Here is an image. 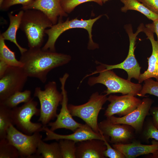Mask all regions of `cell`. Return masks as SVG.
I'll return each mask as SVG.
<instances>
[{"mask_svg":"<svg viewBox=\"0 0 158 158\" xmlns=\"http://www.w3.org/2000/svg\"><path fill=\"white\" fill-rule=\"evenodd\" d=\"M71 59L69 55L40 48H29L21 54L19 60L23 63L22 68L28 77L37 78L44 83L50 71L66 64Z\"/></svg>","mask_w":158,"mask_h":158,"instance_id":"6da1fadb","label":"cell"},{"mask_svg":"<svg viewBox=\"0 0 158 158\" xmlns=\"http://www.w3.org/2000/svg\"><path fill=\"white\" fill-rule=\"evenodd\" d=\"M97 63L99 65L96 67V70L84 78L99 73L97 76L89 78L88 81L89 85L92 86L97 83L104 85L107 89L104 92L107 95L116 93L138 95L142 87L140 83H134L127 79L121 78L112 70H106L102 63L98 61Z\"/></svg>","mask_w":158,"mask_h":158,"instance_id":"7a4b0ae2","label":"cell"},{"mask_svg":"<svg viewBox=\"0 0 158 158\" xmlns=\"http://www.w3.org/2000/svg\"><path fill=\"white\" fill-rule=\"evenodd\" d=\"M24 11L19 28L26 35L29 48H41L46 29L53 25L48 17L39 10Z\"/></svg>","mask_w":158,"mask_h":158,"instance_id":"3957f363","label":"cell"},{"mask_svg":"<svg viewBox=\"0 0 158 158\" xmlns=\"http://www.w3.org/2000/svg\"><path fill=\"white\" fill-rule=\"evenodd\" d=\"M102 16L99 15L95 18L88 20H79L76 18L69 20L68 18L64 22L62 20V18H59L57 23L45 30V32L48 35V39L42 49L43 50H49L55 51V44L59 36L66 31L74 28H82L87 31L89 34V41L88 44L89 49H94L98 48V44L94 42L92 40V31L94 23Z\"/></svg>","mask_w":158,"mask_h":158,"instance_id":"277c9868","label":"cell"},{"mask_svg":"<svg viewBox=\"0 0 158 158\" xmlns=\"http://www.w3.org/2000/svg\"><path fill=\"white\" fill-rule=\"evenodd\" d=\"M40 104V114L38 121L43 126H46L50 121L57 116V108L62 99V95L58 90L55 82H49L45 85L44 90L40 87L35 88L34 93Z\"/></svg>","mask_w":158,"mask_h":158,"instance_id":"5b68a950","label":"cell"},{"mask_svg":"<svg viewBox=\"0 0 158 158\" xmlns=\"http://www.w3.org/2000/svg\"><path fill=\"white\" fill-rule=\"evenodd\" d=\"M107 96L106 94H99L96 92L92 95L85 103L79 105L70 104L68 108L72 116L80 118L95 132L101 134L97 122L98 117L103 105L107 101Z\"/></svg>","mask_w":158,"mask_h":158,"instance_id":"8992f818","label":"cell"},{"mask_svg":"<svg viewBox=\"0 0 158 158\" xmlns=\"http://www.w3.org/2000/svg\"><path fill=\"white\" fill-rule=\"evenodd\" d=\"M37 102L32 98L22 106L12 109L13 123L23 133L28 135L42 131V123L32 122L34 115H40V109L37 108Z\"/></svg>","mask_w":158,"mask_h":158,"instance_id":"52a82bcc","label":"cell"},{"mask_svg":"<svg viewBox=\"0 0 158 158\" xmlns=\"http://www.w3.org/2000/svg\"><path fill=\"white\" fill-rule=\"evenodd\" d=\"M144 25L141 23L138 27L136 32L133 33L132 26L130 24L126 25L125 29L129 39V46L128 54L124 61L119 64L109 65L103 64L107 70H112L114 69L119 68L124 70L127 73V79L131 80L132 78L138 80L140 73L141 67L137 61L134 54L135 45L137 36L141 32H143Z\"/></svg>","mask_w":158,"mask_h":158,"instance_id":"ba28073f","label":"cell"},{"mask_svg":"<svg viewBox=\"0 0 158 158\" xmlns=\"http://www.w3.org/2000/svg\"><path fill=\"white\" fill-rule=\"evenodd\" d=\"M40 132L27 135L20 131L12 124L7 130L6 138L10 144L17 149L20 157L32 158L42 139V135Z\"/></svg>","mask_w":158,"mask_h":158,"instance_id":"9c48e42d","label":"cell"},{"mask_svg":"<svg viewBox=\"0 0 158 158\" xmlns=\"http://www.w3.org/2000/svg\"><path fill=\"white\" fill-rule=\"evenodd\" d=\"M28 77L22 67L9 66L0 77V102L21 91Z\"/></svg>","mask_w":158,"mask_h":158,"instance_id":"30bf717a","label":"cell"},{"mask_svg":"<svg viewBox=\"0 0 158 158\" xmlns=\"http://www.w3.org/2000/svg\"><path fill=\"white\" fill-rule=\"evenodd\" d=\"M68 76V74L66 73L59 78L62 95V99L61 103V107L60 113L57 115L56 120L54 122H50L48 125L50 127V130L53 131L58 129L65 128L74 132L77 128L84 125L77 122L73 118L68 108V98L67 92L65 89V84Z\"/></svg>","mask_w":158,"mask_h":158,"instance_id":"8fae6325","label":"cell"},{"mask_svg":"<svg viewBox=\"0 0 158 158\" xmlns=\"http://www.w3.org/2000/svg\"><path fill=\"white\" fill-rule=\"evenodd\" d=\"M98 125L101 134L109 139L112 144L129 143L134 138V129L128 125L113 123L107 118Z\"/></svg>","mask_w":158,"mask_h":158,"instance_id":"7c38bea8","label":"cell"},{"mask_svg":"<svg viewBox=\"0 0 158 158\" xmlns=\"http://www.w3.org/2000/svg\"><path fill=\"white\" fill-rule=\"evenodd\" d=\"M107 101L110 104L104 114L107 118L115 114L119 117L125 116L135 110L142 102V100L130 94L120 96L110 95Z\"/></svg>","mask_w":158,"mask_h":158,"instance_id":"4fadbf2b","label":"cell"},{"mask_svg":"<svg viewBox=\"0 0 158 158\" xmlns=\"http://www.w3.org/2000/svg\"><path fill=\"white\" fill-rule=\"evenodd\" d=\"M153 100L146 97L143 99L141 103L133 111L122 117H116L114 115L108 118L114 124H124L132 127L135 131L142 129L145 119L150 114Z\"/></svg>","mask_w":158,"mask_h":158,"instance_id":"5bb4252c","label":"cell"},{"mask_svg":"<svg viewBox=\"0 0 158 158\" xmlns=\"http://www.w3.org/2000/svg\"><path fill=\"white\" fill-rule=\"evenodd\" d=\"M21 9L39 10L48 17L53 25L57 23L58 18H62L68 15L61 6L60 0H32L28 4L22 6Z\"/></svg>","mask_w":158,"mask_h":158,"instance_id":"9a60e30c","label":"cell"},{"mask_svg":"<svg viewBox=\"0 0 158 158\" xmlns=\"http://www.w3.org/2000/svg\"><path fill=\"white\" fill-rule=\"evenodd\" d=\"M43 131L46 132V137L43 140L44 141L52 140H59L61 139H68L76 142H79L94 139L104 141L105 137L100 133L95 132L86 124L77 128L73 133L67 135L57 134L46 127L43 126Z\"/></svg>","mask_w":158,"mask_h":158,"instance_id":"2e32d148","label":"cell"},{"mask_svg":"<svg viewBox=\"0 0 158 158\" xmlns=\"http://www.w3.org/2000/svg\"><path fill=\"white\" fill-rule=\"evenodd\" d=\"M106 146L104 141L94 139L77 142L76 158H104Z\"/></svg>","mask_w":158,"mask_h":158,"instance_id":"e0dca14e","label":"cell"},{"mask_svg":"<svg viewBox=\"0 0 158 158\" xmlns=\"http://www.w3.org/2000/svg\"><path fill=\"white\" fill-rule=\"evenodd\" d=\"M147 37L152 46V51L150 56L147 58L148 67L147 70L140 74L138 83H141L145 80L154 78L158 81V42L154 37V33L148 28L144 26L143 32Z\"/></svg>","mask_w":158,"mask_h":158,"instance_id":"ac0fdd59","label":"cell"},{"mask_svg":"<svg viewBox=\"0 0 158 158\" xmlns=\"http://www.w3.org/2000/svg\"><path fill=\"white\" fill-rule=\"evenodd\" d=\"M114 148L122 153L126 158H134L139 156L152 154L158 150V141H152L151 145H146L134 141L125 144H112Z\"/></svg>","mask_w":158,"mask_h":158,"instance_id":"d6986e66","label":"cell"},{"mask_svg":"<svg viewBox=\"0 0 158 158\" xmlns=\"http://www.w3.org/2000/svg\"><path fill=\"white\" fill-rule=\"evenodd\" d=\"M24 11L22 10L15 15L11 12L9 13L8 16L10 21L9 26L4 32L0 34L5 40H9L14 43L18 48L21 54L28 50L21 47L18 44L16 39V32L20 28Z\"/></svg>","mask_w":158,"mask_h":158,"instance_id":"ffe728a7","label":"cell"},{"mask_svg":"<svg viewBox=\"0 0 158 158\" xmlns=\"http://www.w3.org/2000/svg\"><path fill=\"white\" fill-rule=\"evenodd\" d=\"M32 158H62L59 143L54 142L47 144L42 139Z\"/></svg>","mask_w":158,"mask_h":158,"instance_id":"44dd1931","label":"cell"},{"mask_svg":"<svg viewBox=\"0 0 158 158\" xmlns=\"http://www.w3.org/2000/svg\"><path fill=\"white\" fill-rule=\"evenodd\" d=\"M120 0L124 5L121 8L122 12L126 13L128 10H135L140 12L152 21L158 18V14L151 11L138 0Z\"/></svg>","mask_w":158,"mask_h":158,"instance_id":"7402d4cb","label":"cell"},{"mask_svg":"<svg viewBox=\"0 0 158 158\" xmlns=\"http://www.w3.org/2000/svg\"><path fill=\"white\" fill-rule=\"evenodd\" d=\"M5 40L0 34V61L4 62L9 66L22 67L23 63L17 59L15 52L7 46Z\"/></svg>","mask_w":158,"mask_h":158,"instance_id":"603a6c76","label":"cell"},{"mask_svg":"<svg viewBox=\"0 0 158 158\" xmlns=\"http://www.w3.org/2000/svg\"><path fill=\"white\" fill-rule=\"evenodd\" d=\"M12 124V109L0 103V139L6 138L7 130Z\"/></svg>","mask_w":158,"mask_h":158,"instance_id":"cb8c5ba5","label":"cell"},{"mask_svg":"<svg viewBox=\"0 0 158 158\" xmlns=\"http://www.w3.org/2000/svg\"><path fill=\"white\" fill-rule=\"evenodd\" d=\"M32 98L31 97V91L25 90L23 92H15L4 100L0 102V103L13 109L17 107L20 104L27 102Z\"/></svg>","mask_w":158,"mask_h":158,"instance_id":"d4e9b609","label":"cell"},{"mask_svg":"<svg viewBox=\"0 0 158 158\" xmlns=\"http://www.w3.org/2000/svg\"><path fill=\"white\" fill-rule=\"evenodd\" d=\"M59 140L62 158H75L76 142L68 139Z\"/></svg>","mask_w":158,"mask_h":158,"instance_id":"484cf974","label":"cell"},{"mask_svg":"<svg viewBox=\"0 0 158 158\" xmlns=\"http://www.w3.org/2000/svg\"><path fill=\"white\" fill-rule=\"evenodd\" d=\"M20 157L17 149L6 139H0V158H17Z\"/></svg>","mask_w":158,"mask_h":158,"instance_id":"4316f807","label":"cell"},{"mask_svg":"<svg viewBox=\"0 0 158 158\" xmlns=\"http://www.w3.org/2000/svg\"><path fill=\"white\" fill-rule=\"evenodd\" d=\"M144 81V84L138 96L145 97L146 94H150L158 97V81L150 78Z\"/></svg>","mask_w":158,"mask_h":158,"instance_id":"83f0119b","label":"cell"},{"mask_svg":"<svg viewBox=\"0 0 158 158\" xmlns=\"http://www.w3.org/2000/svg\"><path fill=\"white\" fill-rule=\"evenodd\" d=\"M94 2L102 6L101 0H60L61 6L67 13H71L78 5L87 2Z\"/></svg>","mask_w":158,"mask_h":158,"instance_id":"f1b7e54d","label":"cell"},{"mask_svg":"<svg viewBox=\"0 0 158 158\" xmlns=\"http://www.w3.org/2000/svg\"><path fill=\"white\" fill-rule=\"evenodd\" d=\"M106 146V150L104 152V155L106 157L110 158H125L124 155L118 150L111 147L108 142L109 140L105 138L104 140Z\"/></svg>","mask_w":158,"mask_h":158,"instance_id":"f546056e","label":"cell"},{"mask_svg":"<svg viewBox=\"0 0 158 158\" xmlns=\"http://www.w3.org/2000/svg\"><path fill=\"white\" fill-rule=\"evenodd\" d=\"M144 135L147 140L150 139H154L158 141V129L154 126L152 121H150L147 123L144 133Z\"/></svg>","mask_w":158,"mask_h":158,"instance_id":"4dcf8cb0","label":"cell"},{"mask_svg":"<svg viewBox=\"0 0 158 158\" xmlns=\"http://www.w3.org/2000/svg\"><path fill=\"white\" fill-rule=\"evenodd\" d=\"M32 0H4L0 5V10L4 11L8 10L9 8L14 5L20 4L22 6L26 5Z\"/></svg>","mask_w":158,"mask_h":158,"instance_id":"1f68e13d","label":"cell"},{"mask_svg":"<svg viewBox=\"0 0 158 158\" xmlns=\"http://www.w3.org/2000/svg\"><path fill=\"white\" fill-rule=\"evenodd\" d=\"M149 9L158 14V0H138Z\"/></svg>","mask_w":158,"mask_h":158,"instance_id":"d6a6232c","label":"cell"},{"mask_svg":"<svg viewBox=\"0 0 158 158\" xmlns=\"http://www.w3.org/2000/svg\"><path fill=\"white\" fill-rule=\"evenodd\" d=\"M150 112L152 116L153 124L158 129V106L151 108Z\"/></svg>","mask_w":158,"mask_h":158,"instance_id":"836d02e7","label":"cell"},{"mask_svg":"<svg viewBox=\"0 0 158 158\" xmlns=\"http://www.w3.org/2000/svg\"><path fill=\"white\" fill-rule=\"evenodd\" d=\"M145 26L156 34L157 39V41L158 42V18L153 21L152 23L146 25Z\"/></svg>","mask_w":158,"mask_h":158,"instance_id":"e575fe53","label":"cell"},{"mask_svg":"<svg viewBox=\"0 0 158 158\" xmlns=\"http://www.w3.org/2000/svg\"><path fill=\"white\" fill-rule=\"evenodd\" d=\"M9 66L4 62L0 61V77L3 75Z\"/></svg>","mask_w":158,"mask_h":158,"instance_id":"d590c367","label":"cell"},{"mask_svg":"<svg viewBox=\"0 0 158 158\" xmlns=\"http://www.w3.org/2000/svg\"><path fill=\"white\" fill-rule=\"evenodd\" d=\"M148 157L151 158H158V150L152 154H151Z\"/></svg>","mask_w":158,"mask_h":158,"instance_id":"8d00e7d4","label":"cell"},{"mask_svg":"<svg viewBox=\"0 0 158 158\" xmlns=\"http://www.w3.org/2000/svg\"><path fill=\"white\" fill-rule=\"evenodd\" d=\"M110 0H101V1L103 3H105L106 2Z\"/></svg>","mask_w":158,"mask_h":158,"instance_id":"74e56055","label":"cell"},{"mask_svg":"<svg viewBox=\"0 0 158 158\" xmlns=\"http://www.w3.org/2000/svg\"><path fill=\"white\" fill-rule=\"evenodd\" d=\"M4 0H0V5H1L3 2Z\"/></svg>","mask_w":158,"mask_h":158,"instance_id":"f35d334b","label":"cell"}]
</instances>
